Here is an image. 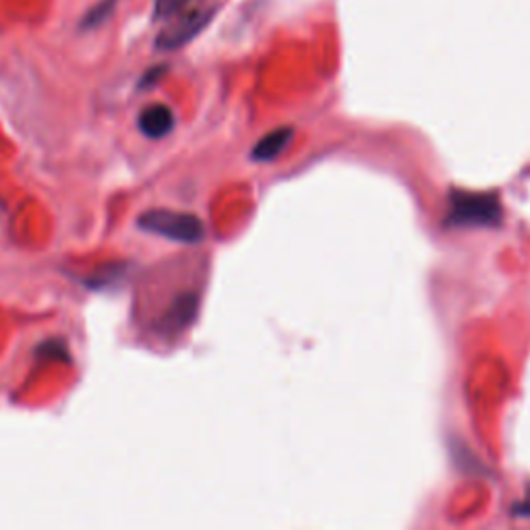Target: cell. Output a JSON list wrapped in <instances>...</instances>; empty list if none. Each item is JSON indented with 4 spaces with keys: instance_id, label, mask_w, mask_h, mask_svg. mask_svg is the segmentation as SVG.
<instances>
[{
    "instance_id": "5",
    "label": "cell",
    "mask_w": 530,
    "mask_h": 530,
    "mask_svg": "<svg viewBox=\"0 0 530 530\" xmlns=\"http://www.w3.org/2000/svg\"><path fill=\"white\" fill-rule=\"evenodd\" d=\"M174 112L164 104H151L141 110L138 118L139 131L149 139H162L172 133L174 128Z\"/></svg>"
},
{
    "instance_id": "2",
    "label": "cell",
    "mask_w": 530,
    "mask_h": 530,
    "mask_svg": "<svg viewBox=\"0 0 530 530\" xmlns=\"http://www.w3.org/2000/svg\"><path fill=\"white\" fill-rule=\"evenodd\" d=\"M502 206L495 195L471 193V191H452L448 222L452 226H495L502 222Z\"/></svg>"
},
{
    "instance_id": "11",
    "label": "cell",
    "mask_w": 530,
    "mask_h": 530,
    "mask_svg": "<svg viewBox=\"0 0 530 530\" xmlns=\"http://www.w3.org/2000/svg\"><path fill=\"white\" fill-rule=\"evenodd\" d=\"M162 73H164V69L160 66V69H154V71H149V73H146V77H143V81H141V87H148V86H154V83L162 77Z\"/></svg>"
},
{
    "instance_id": "7",
    "label": "cell",
    "mask_w": 530,
    "mask_h": 530,
    "mask_svg": "<svg viewBox=\"0 0 530 530\" xmlns=\"http://www.w3.org/2000/svg\"><path fill=\"white\" fill-rule=\"evenodd\" d=\"M115 9H117V0H100V3H96L92 9L86 13V17L81 19V29L100 27L104 21L115 13Z\"/></svg>"
},
{
    "instance_id": "6",
    "label": "cell",
    "mask_w": 530,
    "mask_h": 530,
    "mask_svg": "<svg viewBox=\"0 0 530 530\" xmlns=\"http://www.w3.org/2000/svg\"><path fill=\"white\" fill-rule=\"evenodd\" d=\"M292 139V128L290 127H280L276 131H271L261 138L260 141L253 146L251 158L257 162H271L274 158L282 154L284 148L289 146Z\"/></svg>"
},
{
    "instance_id": "8",
    "label": "cell",
    "mask_w": 530,
    "mask_h": 530,
    "mask_svg": "<svg viewBox=\"0 0 530 530\" xmlns=\"http://www.w3.org/2000/svg\"><path fill=\"white\" fill-rule=\"evenodd\" d=\"M37 357H46V359H69V352H66V344L63 340H48L37 346Z\"/></svg>"
},
{
    "instance_id": "4",
    "label": "cell",
    "mask_w": 530,
    "mask_h": 530,
    "mask_svg": "<svg viewBox=\"0 0 530 530\" xmlns=\"http://www.w3.org/2000/svg\"><path fill=\"white\" fill-rule=\"evenodd\" d=\"M197 311H199V297L195 292L178 294L177 299L170 302L164 315L158 321V331L164 336H177L195 321Z\"/></svg>"
},
{
    "instance_id": "10",
    "label": "cell",
    "mask_w": 530,
    "mask_h": 530,
    "mask_svg": "<svg viewBox=\"0 0 530 530\" xmlns=\"http://www.w3.org/2000/svg\"><path fill=\"white\" fill-rule=\"evenodd\" d=\"M118 271L120 268H106L102 271H97L96 276H92L87 280V284L89 286H96V289H102L104 284H108V282H115V280L118 278Z\"/></svg>"
},
{
    "instance_id": "1",
    "label": "cell",
    "mask_w": 530,
    "mask_h": 530,
    "mask_svg": "<svg viewBox=\"0 0 530 530\" xmlns=\"http://www.w3.org/2000/svg\"><path fill=\"white\" fill-rule=\"evenodd\" d=\"M141 230L156 237L168 239L174 242H185V245H195L206 239V226L195 214L174 209H149L143 211L138 219Z\"/></svg>"
},
{
    "instance_id": "9",
    "label": "cell",
    "mask_w": 530,
    "mask_h": 530,
    "mask_svg": "<svg viewBox=\"0 0 530 530\" xmlns=\"http://www.w3.org/2000/svg\"><path fill=\"white\" fill-rule=\"evenodd\" d=\"M187 0H158L156 3V17L158 19H170L174 15L183 11Z\"/></svg>"
},
{
    "instance_id": "3",
    "label": "cell",
    "mask_w": 530,
    "mask_h": 530,
    "mask_svg": "<svg viewBox=\"0 0 530 530\" xmlns=\"http://www.w3.org/2000/svg\"><path fill=\"white\" fill-rule=\"evenodd\" d=\"M211 17H214V11L203 9V6L178 15V17L174 19V24L162 29V34L158 36L156 40V46L166 52L187 46L189 42L195 40V37L209 25Z\"/></svg>"
}]
</instances>
